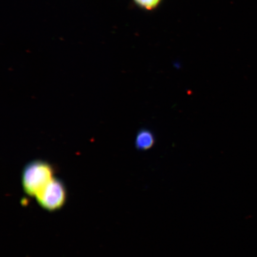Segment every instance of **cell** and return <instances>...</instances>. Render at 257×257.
<instances>
[{
	"instance_id": "cell-3",
	"label": "cell",
	"mask_w": 257,
	"mask_h": 257,
	"mask_svg": "<svg viewBox=\"0 0 257 257\" xmlns=\"http://www.w3.org/2000/svg\"><path fill=\"white\" fill-rule=\"evenodd\" d=\"M155 144V137L152 132L143 128L138 132L136 139V147L138 150L146 151L152 149Z\"/></svg>"
},
{
	"instance_id": "cell-1",
	"label": "cell",
	"mask_w": 257,
	"mask_h": 257,
	"mask_svg": "<svg viewBox=\"0 0 257 257\" xmlns=\"http://www.w3.org/2000/svg\"><path fill=\"white\" fill-rule=\"evenodd\" d=\"M54 178V169L50 164L34 160L28 163L22 171V187L25 194L35 197Z\"/></svg>"
},
{
	"instance_id": "cell-2",
	"label": "cell",
	"mask_w": 257,
	"mask_h": 257,
	"mask_svg": "<svg viewBox=\"0 0 257 257\" xmlns=\"http://www.w3.org/2000/svg\"><path fill=\"white\" fill-rule=\"evenodd\" d=\"M38 204L48 211L62 208L67 200L65 185L62 180L54 178L35 197Z\"/></svg>"
},
{
	"instance_id": "cell-4",
	"label": "cell",
	"mask_w": 257,
	"mask_h": 257,
	"mask_svg": "<svg viewBox=\"0 0 257 257\" xmlns=\"http://www.w3.org/2000/svg\"><path fill=\"white\" fill-rule=\"evenodd\" d=\"M161 0H134L138 5L146 9H152L159 4Z\"/></svg>"
}]
</instances>
